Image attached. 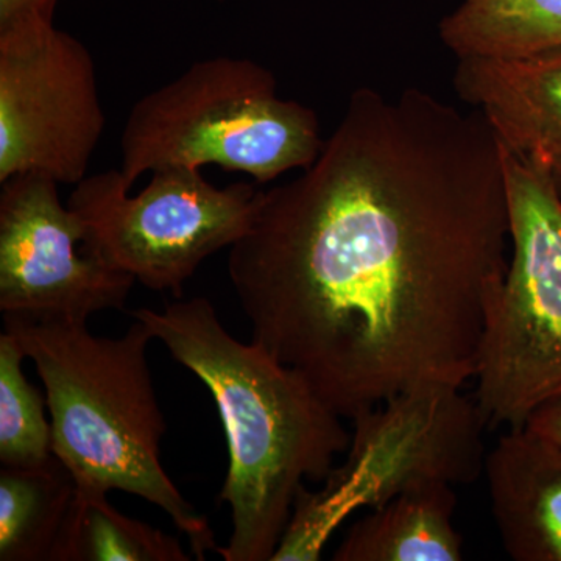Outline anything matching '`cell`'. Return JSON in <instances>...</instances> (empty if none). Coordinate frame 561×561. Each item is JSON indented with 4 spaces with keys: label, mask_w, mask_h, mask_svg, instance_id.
I'll return each mask as SVG.
<instances>
[{
    "label": "cell",
    "mask_w": 561,
    "mask_h": 561,
    "mask_svg": "<svg viewBox=\"0 0 561 561\" xmlns=\"http://www.w3.org/2000/svg\"><path fill=\"white\" fill-rule=\"evenodd\" d=\"M508 260L502 146L481 114L359 88L319 158L264 191L228 273L251 341L354 420L474 381Z\"/></svg>",
    "instance_id": "1"
},
{
    "label": "cell",
    "mask_w": 561,
    "mask_h": 561,
    "mask_svg": "<svg viewBox=\"0 0 561 561\" xmlns=\"http://www.w3.org/2000/svg\"><path fill=\"white\" fill-rule=\"evenodd\" d=\"M173 359L208 387L227 435L220 502L232 530L216 552L225 561H272L306 481L323 482L351 434L305 376L260 345L225 330L208 298L131 312Z\"/></svg>",
    "instance_id": "2"
},
{
    "label": "cell",
    "mask_w": 561,
    "mask_h": 561,
    "mask_svg": "<svg viewBox=\"0 0 561 561\" xmlns=\"http://www.w3.org/2000/svg\"><path fill=\"white\" fill-rule=\"evenodd\" d=\"M46 389L54 454L80 493L135 494L168 513L195 559L219 548L161 463L165 420L151 381L153 335L135 320L121 337H99L87 321L3 317Z\"/></svg>",
    "instance_id": "3"
},
{
    "label": "cell",
    "mask_w": 561,
    "mask_h": 561,
    "mask_svg": "<svg viewBox=\"0 0 561 561\" xmlns=\"http://www.w3.org/2000/svg\"><path fill=\"white\" fill-rule=\"evenodd\" d=\"M323 146L316 111L279 99L271 70L216 57L135 103L122 133L121 172L133 186L147 172L216 165L265 184L305 171Z\"/></svg>",
    "instance_id": "4"
},
{
    "label": "cell",
    "mask_w": 561,
    "mask_h": 561,
    "mask_svg": "<svg viewBox=\"0 0 561 561\" xmlns=\"http://www.w3.org/2000/svg\"><path fill=\"white\" fill-rule=\"evenodd\" d=\"M463 387L404 391L351 420L346 459L317 491L302 489L272 561H317L332 534L360 508H376L431 482L467 485L485 470L489 427Z\"/></svg>",
    "instance_id": "5"
},
{
    "label": "cell",
    "mask_w": 561,
    "mask_h": 561,
    "mask_svg": "<svg viewBox=\"0 0 561 561\" xmlns=\"http://www.w3.org/2000/svg\"><path fill=\"white\" fill-rule=\"evenodd\" d=\"M511 260L491 306L474 400L489 427H523L561 397V195L551 168L502 147Z\"/></svg>",
    "instance_id": "6"
},
{
    "label": "cell",
    "mask_w": 561,
    "mask_h": 561,
    "mask_svg": "<svg viewBox=\"0 0 561 561\" xmlns=\"http://www.w3.org/2000/svg\"><path fill=\"white\" fill-rule=\"evenodd\" d=\"M130 190L121 171L87 175L68 206L92 254L147 289L175 298L183 297L203 261L250 231L264 194L247 181L214 186L201 169L190 168L151 172L139 194Z\"/></svg>",
    "instance_id": "7"
},
{
    "label": "cell",
    "mask_w": 561,
    "mask_h": 561,
    "mask_svg": "<svg viewBox=\"0 0 561 561\" xmlns=\"http://www.w3.org/2000/svg\"><path fill=\"white\" fill-rule=\"evenodd\" d=\"M98 70L54 22L0 32V183L39 173L79 184L105 130Z\"/></svg>",
    "instance_id": "8"
},
{
    "label": "cell",
    "mask_w": 561,
    "mask_h": 561,
    "mask_svg": "<svg viewBox=\"0 0 561 561\" xmlns=\"http://www.w3.org/2000/svg\"><path fill=\"white\" fill-rule=\"evenodd\" d=\"M0 192V311L18 319L87 321L124 309L136 279L84 243V228L58 183L39 173Z\"/></svg>",
    "instance_id": "9"
},
{
    "label": "cell",
    "mask_w": 561,
    "mask_h": 561,
    "mask_svg": "<svg viewBox=\"0 0 561 561\" xmlns=\"http://www.w3.org/2000/svg\"><path fill=\"white\" fill-rule=\"evenodd\" d=\"M454 88L501 146L561 168V49L522 58H457Z\"/></svg>",
    "instance_id": "10"
},
{
    "label": "cell",
    "mask_w": 561,
    "mask_h": 561,
    "mask_svg": "<svg viewBox=\"0 0 561 561\" xmlns=\"http://www.w3.org/2000/svg\"><path fill=\"white\" fill-rule=\"evenodd\" d=\"M494 523L516 561H561V446L515 427L485 459Z\"/></svg>",
    "instance_id": "11"
},
{
    "label": "cell",
    "mask_w": 561,
    "mask_h": 561,
    "mask_svg": "<svg viewBox=\"0 0 561 561\" xmlns=\"http://www.w3.org/2000/svg\"><path fill=\"white\" fill-rule=\"evenodd\" d=\"M454 485L431 482L371 508L351 526L335 561H460L463 541L454 527Z\"/></svg>",
    "instance_id": "12"
},
{
    "label": "cell",
    "mask_w": 561,
    "mask_h": 561,
    "mask_svg": "<svg viewBox=\"0 0 561 561\" xmlns=\"http://www.w3.org/2000/svg\"><path fill=\"white\" fill-rule=\"evenodd\" d=\"M457 58H522L561 49V0H463L440 22Z\"/></svg>",
    "instance_id": "13"
},
{
    "label": "cell",
    "mask_w": 561,
    "mask_h": 561,
    "mask_svg": "<svg viewBox=\"0 0 561 561\" xmlns=\"http://www.w3.org/2000/svg\"><path fill=\"white\" fill-rule=\"evenodd\" d=\"M77 485L57 456L0 470V560L50 561Z\"/></svg>",
    "instance_id": "14"
},
{
    "label": "cell",
    "mask_w": 561,
    "mask_h": 561,
    "mask_svg": "<svg viewBox=\"0 0 561 561\" xmlns=\"http://www.w3.org/2000/svg\"><path fill=\"white\" fill-rule=\"evenodd\" d=\"M108 494L76 491L50 561H187L172 535L128 518Z\"/></svg>",
    "instance_id": "15"
},
{
    "label": "cell",
    "mask_w": 561,
    "mask_h": 561,
    "mask_svg": "<svg viewBox=\"0 0 561 561\" xmlns=\"http://www.w3.org/2000/svg\"><path fill=\"white\" fill-rule=\"evenodd\" d=\"M25 353L9 332L0 334V461L2 467H36L54 454L47 401L22 370Z\"/></svg>",
    "instance_id": "16"
},
{
    "label": "cell",
    "mask_w": 561,
    "mask_h": 561,
    "mask_svg": "<svg viewBox=\"0 0 561 561\" xmlns=\"http://www.w3.org/2000/svg\"><path fill=\"white\" fill-rule=\"evenodd\" d=\"M58 0H0V32L54 22Z\"/></svg>",
    "instance_id": "17"
},
{
    "label": "cell",
    "mask_w": 561,
    "mask_h": 561,
    "mask_svg": "<svg viewBox=\"0 0 561 561\" xmlns=\"http://www.w3.org/2000/svg\"><path fill=\"white\" fill-rule=\"evenodd\" d=\"M524 427L561 446V397L553 398L535 409Z\"/></svg>",
    "instance_id": "18"
},
{
    "label": "cell",
    "mask_w": 561,
    "mask_h": 561,
    "mask_svg": "<svg viewBox=\"0 0 561 561\" xmlns=\"http://www.w3.org/2000/svg\"><path fill=\"white\" fill-rule=\"evenodd\" d=\"M553 176H556L557 187H559L561 195V168L553 169Z\"/></svg>",
    "instance_id": "19"
}]
</instances>
